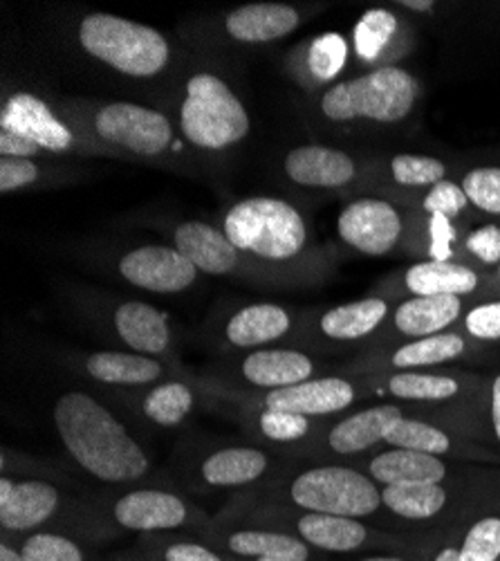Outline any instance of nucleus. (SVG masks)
Segmentation results:
<instances>
[{
	"instance_id": "28",
	"label": "nucleus",
	"mask_w": 500,
	"mask_h": 561,
	"mask_svg": "<svg viewBox=\"0 0 500 561\" xmlns=\"http://www.w3.org/2000/svg\"><path fill=\"white\" fill-rule=\"evenodd\" d=\"M449 492L442 483H408L386 485L382 490V505L408 522H427L438 517L446 507Z\"/></svg>"
},
{
	"instance_id": "30",
	"label": "nucleus",
	"mask_w": 500,
	"mask_h": 561,
	"mask_svg": "<svg viewBox=\"0 0 500 561\" xmlns=\"http://www.w3.org/2000/svg\"><path fill=\"white\" fill-rule=\"evenodd\" d=\"M386 391L408 402H444L461 393V382L451 376L422 370H397L386 380Z\"/></svg>"
},
{
	"instance_id": "15",
	"label": "nucleus",
	"mask_w": 500,
	"mask_h": 561,
	"mask_svg": "<svg viewBox=\"0 0 500 561\" xmlns=\"http://www.w3.org/2000/svg\"><path fill=\"white\" fill-rule=\"evenodd\" d=\"M354 398V385L344 378H312L288 389L267 391L260 398V407L290 411L305 417H319L348 409Z\"/></svg>"
},
{
	"instance_id": "16",
	"label": "nucleus",
	"mask_w": 500,
	"mask_h": 561,
	"mask_svg": "<svg viewBox=\"0 0 500 561\" xmlns=\"http://www.w3.org/2000/svg\"><path fill=\"white\" fill-rule=\"evenodd\" d=\"M301 12L288 3H247L224 14L222 32L241 45H267L296 32Z\"/></svg>"
},
{
	"instance_id": "43",
	"label": "nucleus",
	"mask_w": 500,
	"mask_h": 561,
	"mask_svg": "<svg viewBox=\"0 0 500 561\" xmlns=\"http://www.w3.org/2000/svg\"><path fill=\"white\" fill-rule=\"evenodd\" d=\"M465 333L478 342L500 340V301L474 306L465 314Z\"/></svg>"
},
{
	"instance_id": "26",
	"label": "nucleus",
	"mask_w": 500,
	"mask_h": 561,
	"mask_svg": "<svg viewBox=\"0 0 500 561\" xmlns=\"http://www.w3.org/2000/svg\"><path fill=\"white\" fill-rule=\"evenodd\" d=\"M269 456L256 447H224L211 451L200 465V479L211 488H243L263 479Z\"/></svg>"
},
{
	"instance_id": "40",
	"label": "nucleus",
	"mask_w": 500,
	"mask_h": 561,
	"mask_svg": "<svg viewBox=\"0 0 500 561\" xmlns=\"http://www.w3.org/2000/svg\"><path fill=\"white\" fill-rule=\"evenodd\" d=\"M463 190L474 207L500 216V167H478L463 178Z\"/></svg>"
},
{
	"instance_id": "39",
	"label": "nucleus",
	"mask_w": 500,
	"mask_h": 561,
	"mask_svg": "<svg viewBox=\"0 0 500 561\" xmlns=\"http://www.w3.org/2000/svg\"><path fill=\"white\" fill-rule=\"evenodd\" d=\"M461 561H500V517H482L467 530Z\"/></svg>"
},
{
	"instance_id": "11",
	"label": "nucleus",
	"mask_w": 500,
	"mask_h": 561,
	"mask_svg": "<svg viewBox=\"0 0 500 561\" xmlns=\"http://www.w3.org/2000/svg\"><path fill=\"white\" fill-rule=\"evenodd\" d=\"M173 248L185 254L200 274L209 276H258L245 254L230 241L220 225L185 220L173 231Z\"/></svg>"
},
{
	"instance_id": "7",
	"label": "nucleus",
	"mask_w": 500,
	"mask_h": 561,
	"mask_svg": "<svg viewBox=\"0 0 500 561\" xmlns=\"http://www.w3.org/2000/svg\"><path fill=\"white\" fill-rule=\"evenodd\" d=\"M0 128L14 130L34 145H38L48 158L55 156H106V151L90 137L70 115H66L57 102L45 100L36 92L16 90L3 100L0 108Z\"/></svg>"
},
{
	"instance_id": "35",
	"label": "nucleus",
	"mask_w": 500,
	"mask_h": 561,
	"mask_svg": "<svg viewBox=\"0 0 500 561\" xmlns=\"http://www.w3.org/2000/svg\"><path fill=\"white\" fill-rule=\"evenodd\" d=\"M397 19L388 10H371L354 27V53L361 61H375L393 41Z\"/></svg>"
},
{
	"instance_id": "51",
	"label": "nucleus",
	"mask_w": 500,
	"mask_h": 561,
	"mask_svg": "<svg viewBox=\"0 0 500 561\" xmlns=\"http://www.w3.org/2000/svg\"><path fill=\"white\" fill-rule=\"evenodd\" d=\"M433 561H461V548L456 546H449V548H442Z\"/></svg>"
},
{
	"instance_id": "45",
	"label": "nucleus",
	"mask_w": 500,
	"mask_h": 561,
	"mask_svg": "<svg viewBox=\"0 0 500 561\" xmlns=\"http://www.w3.org/2000/svg\"><path fill=\"white\" fill-rule=\"evenodd\" d=\"M0 158L40 160V158H48V153H45L38 145H34L32 139H27L14 130L0 128Z\"/></svg>"
},
{
	"instance_id": "36",
	"label": "nucleus",
	"mask_w": 500,
	"mask_h": 561,
	"mask_svg": "<svg viewBox=\"0 0 500 561\" xmlns=\"http://www.w3.org/2000/svg\"><path fill=\"white\" fill-rule=\"evenodd\" d=\"M59 169L45 167L40 160L30 158H0V194L10 196L23 190H34L43 182H53Z\"/></svg>"
},
{
	"instance_id": "19",
	"label": "nucleus",
	"mask_w": 500,
	"mask_h": 561,
	"mask_svg": "<svg viewBox=\"0 0 500 561\" xmlns=\"http://www.w3.org/2000/svg\"><path fill=\"white\" fill-rule=\"evenodd\" d=\"M113 329L132 353L140 355L160 357L173 342L166 314L147 301H121L113 310Z\"/></svg>"
},
{
	"instance_id": "2",
	"label": "nucleus",
	"mask_w": 500,
	"mask_h": 561,
	"mask_svg": "<svg viewBox=\"0 0 500 561\" xmlns=\"http://www.w3.org/2000/svg\"><path fill=\"white\" fill-rule=\"evenodd\" d=\"M220 227L258 276H301L310 250V227L290 201L243 198L222 214Z\"/></svg>"
},
{
	"instance_id": "46",
	"label": "nucleus",
	"mask_w": 500,
	"mask_h": 561,
	"mask_svg": "<svg viewBox=\"0 0 500 561\" xmlns=\"http://www.w3.org/2000/svg\"><path fill=\"white\" fill-rule=\"evenodd\" d=\"M431 254L433 261H449L451 245L456 241V231H453V225L449 218L442 216H431Z\"/></svg>"
},
{
	"instance_id": "29",
	"label": "nucleus",
	"mask_w": 500,
	"mask_h": 561,
	"mask_svg": "<svg viewBox=\"0 0 500 561\" xmlns=\"http://www.w3.org/2000/svg\"><path fill=\"white\" fill-rule=\"evenodd\" d=\"M467 353V340L458 333H440L402 344L391 355V366L397 370H420L458 359Z\"/></svg>"
},
{
	"instance_id": "38",
	"label": "nucleus",
	"mask_w": 500,
	"mask_h": 561,
	"mask_svg": "<svg viewBox=\"0 0 500 561\" xmlns=\"http://www.w3.org/2000/svg\"><path fill=\"white\" fill-rule=\"evenodd\" d=\"M256 427L265 440L290 445V443H301L307 438L310 417L290 413V411L260 407L258 417H256Z\"/></svg>"
},
{
	"instance_id": "6",
	"label": "nucleus",
	"mask_w": 500,
	"mask_h": 561,
	"mask_svg": "<svg viewBox=\"0 0 500 561\" xmlns=\"http://www.w3.org/2000/svg\"><path fill=\"white\" fill-rule=\"evenodd\" d=\"M418 100V81L397 66L375 68L367 75L337 81L324 90L322 115L330 122L369 119L395 124L411 115Z\"/></svg>"
},
{
	"instance_id": "9",
	"label": "nucleus",
	"mask_w": 500,
	"mask_h": 561,
	"mask_svg": "<svg viewBox=\"0 0 500 561\" xmlns=\"http://www.w3.org/2000/svg\"><path fill=\"white\" fill-rule=\"evenodd\" d=\"M117 272L132 288L155 295L185 293L200 276L185 254L168 245H140L128 250L119 256Z\"/></svg>"
},
{
	"instance_id": "20",
	"label": "nucleus",
	"mask_w": 500,
	"mask_h": 561,
	"mask_svg": "<svg viewBox=\"0 0 500 561\" xmlns=\"http://www.w3.org/2000/svg\"><path fill=\"white\" fill-rule=\"evenodd\" d=\"M404 413L395 404H377L346 415L328 432L326 443L339 456H354L380 443H386L388 432Z\"/></svg>"
},
{
	"instance_id": "24",
	"label": "nucleus",
	"mask_w": 500,
	"mask_h": 561,
	"mask_svg": "<svg viewBox=\"0 0 500 561\" xmlns=\"http://www.w3.org/2000/svg\"><path fill=\"white\" fill-rule=\"evenodd\" d=\"M369 474L375 483L408 485V483H442L449 474L444 460L431 454L391 447L369 462Z\"/></svg>"
},
{
	"instance_id": "31",
	"label": "nucleus",
	"mask_w": 500,
	"mask_h": 561,
	"mask_svg": "<svg viewBox=\"0 0 500 561\" xmlns=\"http://www.w3.org/2000/svg\"><path fill=\"white\" fill-rule=\"evenodd\" d=\"M196 407V396L182 380L155 385L142 400V413L158 427H177Z\"/></svg>"
},
{
	"instance_id": "44",
	"label": "nucleus",
	"mask_w": 500,
	"mask_h": 561,
	"mask_svg": "<svg viewBox=\"0 0 500 561\" xmlns=\"http://www.w3.org/2000/svg\"><path fill=\"white\" fill-rule=\"evenodd\" d=\"M467 250L482 263H500V227L498 225H482L474 229L465 239Z\"/></svg>"
},
{
	"instance_id": "54",
	"label": "nucleus",
	"mask_w": 500,
	"mask_h": 561,
	"mask_svg": "<svg viewBox=\"0 0 500 561\" xmlns=\"http://www.w3.org/2000/svg\"><path fill=\"white\" fill-rule=\"evenodd\" d=\"M498 278H500V263H498Z\"/></svg>"
},
{
	"instance_id": "37",
	"label": "nucleus",
	"mask_w": 500,
	"mask_h": 561,
	"mask_svg": "<svg viewBox=\"0 0 500 561\" xmlns=\"http://www.w3.org/2000/svg\"><path fill=\"white\" fill-rule=\"evenodd\" d=\"M446 164L429 158V156H411V153H399L391 160V175L397 184L411 186H435L438 182L446 180Z\"/></svg>"
},
{
	"instance_id": "27",
	"label": "nucleus",
	"mask_w": 500,
	"mask_h": 561,
	"mask_svg": "<svg viewBox=\"0 0 500 561\" xmlns=\"http://www.w3.org/2000/svg\"><path fill=\"white\" fill-rule=\"evenodd\" d=\"M299 537L326 552H354L369 541V526L352 517H337V514L305 512L296 522Z\"/></svg>"
},
{
	"instance_id": "50",
	"label": "nucleus",
	"mask_w": 500,
	"mask_h": 561,
	"mask_svg": "<svg viewBox=\"0 0 500 561\" xmlns=\"http://www.w3.org/2000/svg\"><path fill=\"white\" fill-rule=\"evenodd\" d=\"M0 561H25V559H23L21 550L12 548L10 543H3L0 546Z\"/></svg>"
},
{
	"instance_id": "1",
	"label": "nucleus",
	"mask_w": 500,
	"mask_h": 561,
	"mask_svg": "<svg viewBox=\"0 0 500 561\" xmlns=\"http://www.w3.org/2000/svg\"><path fill=\"white\" fill-rule=\"evenodd\" d=\"M55 427L81 470L104 483L142 481L151 460L121 420L83 391H68L55 404Z\"/></svg>"
},
{
	"instance_id": "5",
	"label": "nucleus",
	"mask_w": 500,
	"mask_h": 561,
	"mask_svg": "<svg viewBox=\"0 0 500 561\" xmlns=\"http://www.w3.org/2000/svg\"><path fill=\"white\" fill-rule=\"evenodd\" d=\"M177 128L187 147L202 153H222L249 137L252 117L236 90L220 75L198 70L185 81Z\"/></svg>"
},
{
	"instance_id": "23",
	"label": "nucleus",
	"mask_w": 500,
	"mask_h": 561,
	"mask_svg": "<svg viewBox=\"0 0 500 561\" xmlns=\"http://www.w3.org/2000/svg\"><path fill=\"white\" fill-rule=\"evenodd\" d=\"M463 314V297H411L393 312L395 331L408 340L444 333Z\"/></svg>"
},
{
	"instance_id": "18",
	"label": "nucleus",
	"mask_w": 500,
	"mask_h": 561,
	"mask_svg": "<svg viewBox=\"0 0 500 561\" xmlns=\"http://www.w3.org/2000/svg\"><path fill=\"white\" fill-rule=\"evenodd\" d=\"M292 329L294 319L286 306L258 301L239 308L226 319L222 335L234 348H260L281 342Z\"/></svg>"
},
{
	"instance_id": "34",
	"label": "nucleus",
	"mask_w": 500,
	"mask_h": 561,
	"mask_svg": "<svg viewBox=\"0 0 500 561\" xmlns=\"http://www.w3.org/2000/svg\"><path fill=\"white\" fill-rule=\"evenodd\" d=\"M386 443L397 449H411L431 456H444L451 449L449 434L429 423H422V420H414L406 415L393 425V430L386 436Z\"/></svg>"
},
{
	"instance_id": "49",
	"label": "nucleus",
	"mask_w": 500,
	"mask_h": 561,
	"mask_svg": "<svg viewBox=\"0 0 500 561\" xmlns=\"http://www.w3.org/2000/svg\"><path fill=\"white\" fill-rule=\"evenodd\" d=\"M406 10H414V12H429L433 8L431 0H402V3H397Z\"/></svg>"
},
{
	"instance_id": "22",
	"label": "nucleus",
	"mask_w": 500,
	"mask_h": 561,
	"mask_svg": "<svg viewBox=\"0 0 500 561\" xmlns=\"http://www.w3.org/2000/svg\"><path fill=\"white\" fill-rule=\"evenodd\" d=\"M404 286L416 297H465L478 290L480 276L465 263L422 261L404 272Z\"/></svg>"
},
{
	"instance_id": "12",
	"label": "nucleus",
	"mask_w": 500,
	"mask_h": 561,
	"mask_svg": "<svg viewBox=\"0 0 500 561\" xmlns=\"http://www.w3.org/2000/svg\"><path fill=\"white\" fill-rule=\"evenodd\" d=\"M115 522L135 533L175 530L189 522V505L166 490H132L115 501Z\"/></svg>"
},
{
	"instance_id": "53",
	"label": "nucleus",
	"mask_w": 500,
	"mask_h": 561,
	"mask_svg": "<svg viewBox=\"0 0 500 561\" xmlns=\"http://www.w3.org/2000/svg\"><path fill=\"white\" fill-rule=\"evenodd\" d=\"M256 561H292V559H277V557H258Z\"/></svg>"
},
{
	"instance_id": "42",
	"label": "nucleus",
	"mask_w": 500,
	"mask_h": 561,
	"mask_svg": "<svg viewBox=\"0 0 500 561\" xmlns=\"http://www.w3.org/2000/svg\"><path fill=\"white\" fill-rule=\"evenodd\" d=\"M467 205L472 203L463 190V184L451 180H442L435 186H431L422 201V209L429 216H442L449 220L458 218L467 209Z\"/></svg>"
},
{
	"instance_id": "3",
	"label": "nucleus",
	"mask_w": 500,
	"mask_h": 561,
	"mask_svg": "<svg viewBox=\"0 0 500 561\" xmlns=\"http://www.w3.org/2000/svg\"><path fill=\"white\" fill-rule=\"evenodd\" d=\"M108 158L175 164L187 156L173 119L153 106L135 102H57Z\"/></svg>"
},
{
	"instance_id": "21",
	"label": "nucleus",
	"mask_w": 500,
	"mask_h": 561,
	"mask_svg": "<svg viewBox=\"0 0 500 561\" xmlns=\"http://www.w3.org/2000/svg\"><path fill=\"white\" fill-rule=\"evenodd\" d=\"M85 373L93 380L113 387L142 389L155 385L164 376V364L158 357L124 353V351H100L88 355L83 362Z\"/></svg>"
},
{
	"instance_id": "47",
	"label": "nucleus",
	"mask_w": 500,
	"mask_h": 561,
	"mask_svg": "<svg viewBox=\"0 0 500 561\" xmlns=\"http://www.w3.org/2000/svg\"><path fill=\"white\" fill-rule=\"evenodd\" d=\"M164 561H222V559L213 550L200 543L179 541L164 550Z\"/></svg>"
},
{
	"instance_id": "13",
	"label": "nucleus",
	"mask_w": 500,
	"mask_h": 561,
	"mask_svg": "<svg viewBox=\"0 0 500 561\" xmlns=\"http://www.w3.org/2000/svg\"><path fill=\"white\" fill-rule=\"evenodd\" d=\"M61 496L59 490L38 479L0 481V526L8 533H27L55 517Z\"/></svg>"
},
{
	"instance_id": "32",
	"label": "nucleus",
	"mask_w": 500,
	"mask_h": 561,
	"mask_svg": "<svg viewBox=\"0 0 500 561\" xmlns=\"http://www.w3.org/2000/svg\"><path fill=\"white\" fill-rule=\"evenodd\" d=\"M226 548L241 557H277L292 561H307L310 550L303 539L271 530H239L226 539Z\"/></svg>"
},
{
	"instance_id": "10",
	"label": "nucleus",
	"mask_w": 500,
	"mask_h": 561,
	"mask_svg": "<svg viewBox=\"0 0 500 561\" xmlns=\"http://www.w3.org/2000/svg\"><path fill=\"white\" fill-rule=\"evenodd\" d=\"M339 239L367 256H386L404 233V218L397 207L382 198H357L337 218Z\"/></svg>"
},
{
	"instance_id": "25",
	"label": "nucleus",
	"mask_w": 500,
	"mask_h": 561,
	"mask_svg": "<svg viewBox=\"0 0 500 561\" xmlns=\"http://www.w3.org/2000/svg\"><path fill=\"white\" fill-rule=\"evenodd\" d=\"M388 317V304L380 297L341 304L322 312L316 333L330 342H357L373 335Z\"/></svg>"
},
{
	"instance_id": "17",
	"label": "nucleus",
	"mask_w": 500,
	"mask_h": 561,
	"mask_svg": "<svg viewBox=\"0 0 500 561\" xmlns=\"http://www.w3.org/2000/svg\"><path fill=\"white\" fill-rule=\"evenodd\" d=\"M239 373L245 385L267 393L312 380L314 362L294 348H258L241 359Z\"/></svg>"
},
{
	"instance_id": "41",
	"label": "nucleus",
	"mask_w": 500,
	"mask_h": 561,
	"mask_svg": "<svg viewBox=\"0 0 500 561\" xmlns=\"http://www.w3.org/2000/svg\"><path fill=\"white\" fill-rule=\"evenodd\" d=\"M21 554L25 561H83L81 548L55 533H34L25 539Z\"/></svg>"
},
{
	"instance_id": "8",
	"label": "nucleus",
	"mask_w": 500,
	"mask_h": 561,
	"mask_svg": "<svg viewBox=\"0 0 500 561\" xmlns=\"http://www.w3.org/2000/svg\"><path fill=\"white\" fill-rule=\"evenodd\" d=\"M288 494L301 510L352 519L371 517L382 505V490L377 483L344 465H322L296 474Z\"/></svg>"
},
{
	"instance_id": "33",
	"label": "nucleus",
	"mask_w": 500,
	"mask_h": 561,
	"mask_svg": "<svg viewBox=\"0 0 500 561\" xmlns=\"http://www.w3.org/2000/svg\"><path fill=\"white\" fill-rule=\"evenodd\" d=\"M348 59V43L341 34L328 32L316 36L303 50V68L314 83H328L337 79Z\"/></svg>"
},
{
	"instance_id": "4",
	"label": "nucleus",
	"mask_w": 500,
	"mask_h": 561,
	"mask_svg": "<svg viewBox=\"0 0 500 561\" xmlns=\"http://www.w3.org/2000/svg\"><path fill=\"white\" fill-rule=\"evenodd\" d=\"M77 41L88 57L128 79H158L175 57L173 43L158 27L106 12L85 14Z\"/></svg>"
},
{
	"instance_id": "48",
	"label": "nucleus",
	"mask_w": 500,
	"mask_h": 561,
	"mask_svg": "<svg viewBox=\"0 0 500 561\" xmlns=\"http://www.w3.org/2000/svg\"><path fill=\"white\" fill-rule=\"evenodd\" d=\"M491 425L500 445V376H496L491 382Z\"/></svg>"
},
{
	"instance_id": "52",
	"label": "nucleus",
	"mask_w": 500,
	"mask_h": 561,
	"mask_svg": "<svg viewBox=\"0 0 500 561\" xmlns=\"http://www.w3.org/2000/svg\"><path fill=\"white\" fill-rule=\"evenodd\" d=\"M361 561H408L402 557H369V559H361Z\"/></svg>"
},
{
	"instance_id": "14",
	"label": "nucleus",
	"mask_w": 500,
	"mask_h": 561,
	"mask_svg": "<svg viewBox=\"0 0 500 561\" xmlns=\"http://www.w3.org/2000/svg\"><path fill=\"white\" fill-rule=\"evenodd\" d=\"M283 173L290 182L310 190H341L357 178V164L339 149L301 145L286 153Z\"/></svg>"
}]
</instances>
